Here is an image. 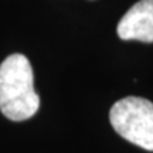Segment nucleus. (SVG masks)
<instances>
[{
	"label": "nucleus",
	"instance_id": "f257e3e1",
	"mask_svg": "<svg viewBox=\"0 0 153 153\" xmlns=\"http://www.w3.org/2000/svg\"><path fill=\"white\" fill-rule=\"evenodd\" d=\"M40 108L34 74L26 55L11 54L0 64V111L7 119L22 122Z\"/></svg>",
	"mask_w": 153,
	"mask_h": 153
},
{
	"label": "nucleus",
	"instance_id": "f03ea898",
	"mask_svg": "<svg viewBox=\"0 0 153 153\" xmlns=\"http://www.w3.org/2000/svg\"><path fill=\"white\" fill-rule=\"evenodd\" d=\"M109 120L123 139L153 150V102L139 97H126L111 108Z\"/></svg>",
	"mask_w": 153,
	"mask_h": 153
},
{
	"label": "nucleus",
	"instance_id": "7ed1b4c3",
	"mask_svg": "<svg viewBox=\"0 0 153 153\" xmlns=\"http://www.w3.org/2000/svg\"><path fill=\"white\" fill-rule=\"evenodd\" d=\"M122 40L153 43V0H140L132 6L118 24Z\"/></svg>",
	"mask_w": 153,
	"mask_h": 153
}]
</instances>
